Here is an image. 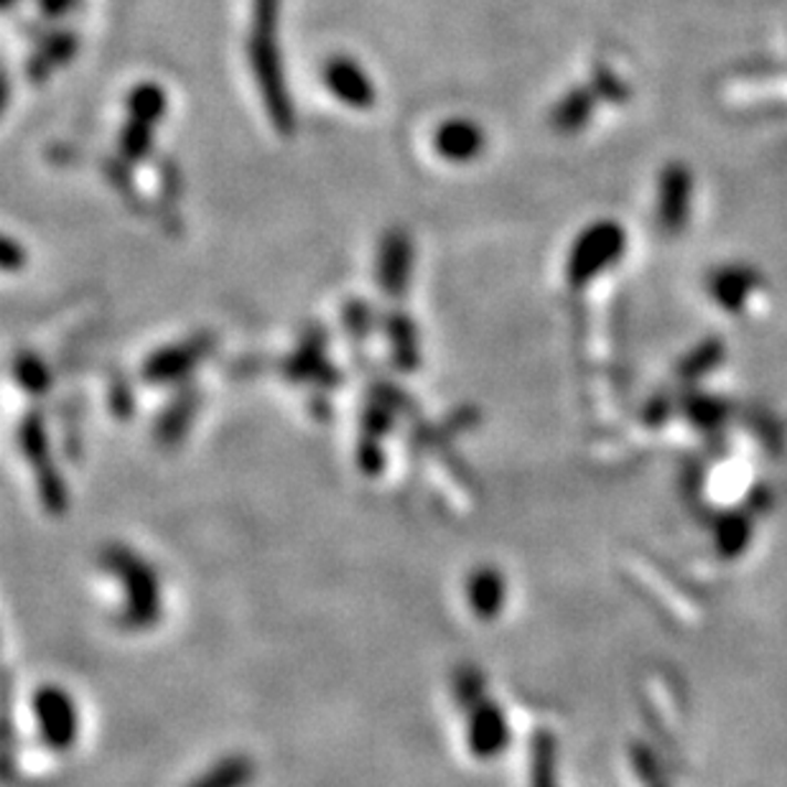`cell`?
<instances>
[{"instance_id":"4","label":"cell","mask_w":787,"mask_h":787,"mask_svg":"<svg viewBox=\"0 0 787 787\" xmlns=\"http://www.w3.org/2000/svg\"><path fill=\"white\" fill-rule=\"evenodd\" d=\"M759 288V273L749 265H724L711 275L709 291L730 312H742L749 293Z\"/></svg>"},{"instance_id":"13","label":"cell","mask_w":787,"mask_h":787,"mask_svg":"<svg viewBox=\"0 0 787 787\" xmlns=\"http://www.w3.org/2000/svg\"><path fill=\"white\" fill-rule=\"evenodd\" d=\"M718 357H722V345H718L716 339H711V342H706V345H701L696 351H693L683 370L689 375H699L703 370H709V367H714L718 363Z\"/></svg>"},{"instance_id":"10","label":"cell","mask_w":787,"mask_h":787,"mask_svg":"<svg viewBox=\"0 0 787 787\" xmlns=\"http://www.w3.org/2000/svg\"><path fill=\"white\" fill-rule=\"evenodd\" d=\"M164 107H166V99L161 95V90H156L154 85L138 87L136 92H133L130 111H133V117H138V120L154 123L156 117L161 115Z\"/></svg>"},{"instance_id":"11","label":"cell","mask_w":787,"mask_h":787,"mask_svg":"<svg viewBox=\"0 0 787 787\" xmlns=\"http://www.w3.org/2000/svg\"><path fill=\"white\" fill-rule=\"evenodd\" d=\"M148 148H150V123L133 117V123L125 128L123 154L128 156L130 161H138L140 156L148 154Z\"/></svg>"},{"instance_id":"3","label":"cell","mask_w":787,"mask_h":787,"mask_svg":"<svg viewBox=\"0 0 787 787\" xmlns=\"http://www.w3.org/2000/svg\"><path fill=\"white\" fill-rule=\"evenodd\" d=\"M691 191L693 176L689 166L681 161L668 164L660 174L658 187V222L668 234H675L685 228L691 214Z\"/></svg>"},{"instance_id":"1","label":"cell","mask_w":787,"mask_h":787,"mask_svg":"<svg viewBox=\"0 0 787 787\" xmlns=\"http://www.w3.org/2000/svg\"><path fill=\"white\" fill-rule=\"evenodd\" d=\"M275 8L279 0H255V39H253V64L261 80L267 107H271L273 120L283 130L291 128V107L288 95L283 92V77L279 64V49H275Z\"/></svg>"},{"instance_id":"9","label":"cell","mask_w":787,"mask_h":787,"mask_svg":"<svg viewBox=\"0 0 787 787\" xmlns=\"http://www.w3.org/2000/svg\"><path fill=\"white\" fill-rule=\"evenodd\" d=\"M597 92L589 87H579L574 92H568V95L560 99L556 113H554V123L558 130L564 133H574L581 130L586 123H589V117L594 113V105H597Z\"/></svg>"},{"instance_id":"7","label":"cell","mask_w":787,"mask_h":787,"mask_svg":"<svg viewBox=\"0 0 787 787\" xmlns=\"http://www.w3.org/2000/svg\"><path fill=\"white\" fill-rule=\"evenodd\" d=\"M410 271V242L406 234L385 238L380 255V283L385 291L400 293L406 288V275Z\"/></svg>"},{"instance_id":"6","label":"cell","mask_w":787,"mask_h":787,"mask_svg":"<svg viewBox=\"0 0 787 787\" xmlns=\"http://www.w3.org/2000/svg\"><path fill=\"white\" fill-rule=\"evenodd\" d=\"M484 146L482 130L474 123L451 120L443 123L437 133V148L449 161H472Z\"/></svg>"},{"instance_id":"5","label":"cell","mask_w":787,"mask_h":787,"mask_svg":"<svg viewBox=\"0 0 787 787\" xmlns=\"http://www.w3.org/2000/svg\"><path fill=\"white\" fill-rule=\"evenodd\" d=\"M324 80L342 103L351 107H370L375 103V90L365 72L351 59H334L326 66Z\"/></svg>"},{"instance_id":"12","label":"cell","mask_w":787,"mask_h":787,"mask_svg":"<svg viewBox=\"0 0 787 787\" xmlns=\"http://www.w3.org/2000/svg\"><path fill=\"white\" fill-rule=\"evenodd\" d=\"M594 92H597L599 97L605 99H615V103H625L627 99V87L619 82L617 74L612 70H607V66H597V72H594Z\"/></svg>"},{"instance_id":"8","label":"cell","mask_w":787,"mask_h":787,"mask_svg":"<svg viewBox=\"0 0 787 787\" xmlns=\"http://www.w3.org/2000/svg\"><path fill=\"white\" fill-rule=\"evenodd\" d=\"M36 711L44 714L46 726H49V739L56 744H66L74 734V711L72 703L66 701L59 693H39L36 699Z\"/></svg>"},{"instance_id":"2","label":"cell","mask_w":787,"mask_h":787,"mask_svg":"<svg viewBox=\"0 0 787 787\" xmlns=\"http://www.w3.org/2000/svg\"><path fill=\"white\" fill-rule=\"evenodd\" d=\"M627 234L617 222H597L581 232L568 255V283L581 288L625 253Z\"/></svg>"}]
</instances>
